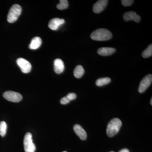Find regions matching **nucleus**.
I'll return each instance as SVG.
<instances>
[{
    "mask_svg": "<svg viewBox=\"0 0 152 152\" xmlns=\"http://www.w3.org/2000/svg\"><path fill=\"white\" fill-rule=\"evenodd\" d=\"M112 34L109 30L105 28H99L95 30L91 33V37L95 41L108 40L112 37Z\"/></svg>",
    "mask_w": 152,
    "mask_h": 152,
    "instance_id": "f257e3e1",
    "label": "nucleus"
},
{
    "mask_svg": "<svg viewBox=\"0 0 152 152\" xmlns=\"http://www.w3.org/2000/svg\"><path fill=\"white\" fill-rule=\"evenodd\" d=\"M122 125L121 120L118 118L112 119L109 123L107 128V134L110 137H113L118 132Z\"/></svg>",
    "mask_w": 152,
    "mask_h": 152,
    "instance_id": "f03ea898",
    "label": "nucleus"
},
{
    "mask_svg": "<svg viewBox=\"0 0 152 152\" xmlns=\"http://www.w3.org/2000/svg\"><path fill=\"white\" fill-rule=\"evenodd\" d=\"M22 9L18 4H14L11 7L7 15V21L9 23H13L16 21L21 14Z\"/></svg>",
    "mask_w": 152,
    "mask_h": 152,
    "instance_id": "7ed1b4c3",
    "label": "nucleus"
},
{
    "mask_svg": "<svg viewBox=\"0 0 152 152\" xmlns=\"http://www.w3.org/2000/svg\"><path fill=\"white\" fill-rule=\"evenodd\" d=\"M24 146L25 152H35L36 146L33 142L32 135L30 133H27L25 135L24 139Z\"/></svg>",
    "mask_w": 152,
    "mask_h": 152,
    "instance_id": "20e7f679",
    "label": "nucleus"
},
{
    "mask_svg": "<svg viewBox=\"0 0 152 152\" xmlns=\"http://www.w3.org/2000/svg\"><path fill=\"white\" fill-rule=\"evenodd\" d=\"M3 96L7 100L13 102H19L23 99L22 95L20 93L12 91H7L3 94Z\"/></svg>",
    "mask_w": 152,
    "mask_h": 152,
    "instance_id": "39448f33",
    "label": "nucleus"
},
{
    "mask_svg": "<svg viewBox=\"0 0 152 152\" xmlns=\"http://www.w3.org/2000/svg\"><path fill=\"white\" fill-rule=\"evenodd\" d=\"M17 64L20 68L22 72L24 73H28L31 72L32 66L31 63L27 60L23 58H19L17 60Z\"/></svg>",
    "mask_w": 152,
    "mask_h": 152,
    "instance_id": "423d86ee",
    "label": "nucleus"
},
{
    "mask_svg": "<svg viewBox=\"0 0 152 152\" xmlns=\"http://www.w3.org/2000/svg\"><path fill=\"white\" fill-rule=\"evenodd\" d=\"M152 82V75L151 74L146 76L142 80L140 86H139L138 91L140 93H142L146 90L147 89L151 84Z\"/></svg>",
    "mask_w": 152,
    "mask_h": 152,
    "instance_id": "0eeeda50",
    "label": "nucleus"
},
{
    "mask_svg": "<svg viewBox=\"0 0 152 152\" xmlns=\"http://www.w3.org/2000/svg\"><path fill=\"white\" fill-rule=\"evenodd\" d=\"M107 0H100L96 2L93 6V10L95 13L98 14L102 12L107 7Z\"/></svg>",
    "mask_w": 152,
    "mask_h": 152,
    "instance_id": "6e6552de",
    "label": "nucleus"
},
{
    "mask_svg": "<svg viewBox=\"0 0 152 152\" xmlns=\"http://www.w3.org/2000/svg\"><path fill=\"white\" fill-rule=\"evenodd\" d=\"M65 20L63 19L58 18H55L52 19L48 24V27L50 29L52 30H57L60 26L64 24L65 23Z\"/></svg>",
    "mask_w": 152,
    "mask_h": 152,
    "instance_id": "1a4fd4ad",
    "label": "nucleus"
},
{
    "mask_svg": "<svg viewBox=\"0 0 152 152\" xmlns=\"http://www.w3.org/2000/svg\"><path fill=\"white\" fill-rule=\"evenodd\" d=\"M123 18L125 21L133 20L137 23H138L141 20L140 17L135 12L132 11L125 13L123 15Z\"/></svg>",
    "mask_w": 152,
    "mask_h": 152,
    "instance_id": "9d476101",
    "label": "nucleus"
},
{
    "mask_svg": "<svg viewBox=\"0 0 152 152\" xmlns=\"http://www.w3.org/2000/svg\"><path fill=\"white\" fill-rule=\"evenodd\" d=\"M74 130L81 140H84L87 138V133L80 125L76 124L74 126Z\"/></svg>",
    "mask_w": 152,
    "mask_h": 152,
    "instance_id": "9b49d317",
    "label": "nucleus"
},
{
    "mask_svg": "<svg viewBox=\"0 0 152 152\" xmlns=\"http://www.w3.org/2000/svg\"><path fill=\"white\" fill-rule=\"evenodd\" d=\"M54 68L56 73H62L64 70L65 66L64 62L61 59H56L54 61Z\"/></svg>",
    "mask_w": 152,
    "mask_h": 152,
    "instance_id": "f8f14e48",
    "label": "nucleus"
},
{
    "mask_svg": "<svg viewBox=\"0 0 152 152\" xmlns=\"http://www.w3.org/2000/svg\"><path fill=\"white\" fill-rule=\"evenodd\" d=\"M115 51L116 49L114 48H102L98 49L97 53L100 56H106L113 54Z\"/></svg>",
    "mask_w": 152,
    "mask_h": 152,
    "instance_id": "ddd939ff",
    "label": "nucleus"
},
{
    "mask_svg": "<svg viewBox=\"0 0 152 152\" xmlns=\"http://www.w3.org/2000/svg\"><path fill=\"white\" fill-rule=\"evenodd\" d=\"M42 43V39L39 37L33 38L29 45V48L31 50H36L39 48Z\"/></svg>",
    "mask_w": 152,
    "mask_h": 152,
    "instance_id": "4468645a",
    "label": "nucleus"
},
{
    "mask_svg": "<svg viewBox=\"0 0 152 152\" xmlns=\"http://www.w3.org/2000/svg\"><path fill=\"white\" fill-rule=\"evenodd\" d=\"M85 73L84 69L81 65H78L76 67L74 71V76L77 78H80Z\"/></svg>",
    "mask_w": 152,
    "mask_h": 152,
    "instance_id": "2eb2a0df",
    "label": "nucleus"
},
{
    "mask_svg": "<svg viewBox=\"0 0 152 152\" xmlns=\"http://www.w3.org/2000/svg\"><path fill=\"white\" fill-rule=\"evenodd\" d=\"M111 82V79L109 77L102 78L98 79L96 84L98 86H102L109 84Z\"/></svg>",
    "mask_w": 152,
    "mask_h": 152,
    "instance_id": "dca6fc26",
    "label": "nucleus"
},
{
    "mask_svg": "<svg viewBox=\"0 0 152 152\" xmlns=\"http://www.w3.org/2000/svg\"><path fill=\"white\" fill-rule=\"evenodd\" d=\"M69 3L67 0H61L59 4H57V8L59 10H64L67 8Z\"/></svg>",
    "mask_w": 152,
    "mask_h": 152,
    "instance_id": "f3484780",
    "label": "nucleus"
},
{
    "mask_svg": "<svg viewBox=\"0 0 152 152\" xmlns=\"http://www.w3.org/2000/svg\"><path fill=\"white\" fill-rule=\"evenodd\" d=\"M152 55V45L151 44L143 52L142 56L144 58H148Z\"/></svg>",
    "mask_w": 152,
    "mask_h": 152,
    "instance_id": "a211bd4d",
    "label": "nucleus"
},
{
    "mask_svg": "<svg viewBox=\"0 0 152 152\" xmlns=\"http://www.w3.org/2000/svg\"><path fill=\"white\" fill-rule=\"evenodd\" d=\"M7 130V124L5 122H0V135L4 137L5 136Z\"/></svg>",
    "mask_w": 152,
    "mask_h": 152,
    "instance_id": "6ab92c4d",
    "label": "nucleus"
},
{
    "mask_svg": "<svg viewBox=\"0 0 152 152\" xmlns=\"http://www.w3.org/2000/svg\"><path fill=\"white\" fill-rule=\"evenodd\" d=\"M134 1L133 0H122L121 3L124 7H129L132 4Z\"/></svg>",
    "mask_w": 152,
    "mask_h": 152,
    "instance_id": "aec40b11",
    "label": "nucleus"
},
{
    "mask_svg": "<svg viewBox=\"0 0 152 152\" xmlns=\"http://www.w3.org/2000/svg\"><path fill=\"white\" fill-rule=\"evenodd\" d=\"M70 101L71 100H70V99H69V98L66 96L62 98V99H61L60 102H61V104H66L69 103Z\"/></svg>",
    "mask_w": 152,
    "mask_h": 152,
    "instance_id": "412c9836",
    "label": "nucleus"
},
{
    "mask_svg": "<svg viewBox=\"0 0 152 152\" xmlns=\"http://www.w3.org/2000/svg\"><path fill=\"white\" fill-rule=\"evenodd\" d=\"M119 152H130L129 150L127 149H123L121 150Z\"/></svg>",
    "mask_w": 152,
    "mask_h": 152,
    "instance_id": "4be33fe9",
    "label": "nucleus"
},
{
    "mask_svg": "<svg viewBox=\"0 0 152 152\" xmlns=\"http://www.w3.org/2000/svg\"><path fill=\"white\" fill-rule=\"evenodd\" d=\"M151 105H152V99L151 98Z\"/></svg>",
    "mask_w": 152,
    "mask_h": 152,
    "instance_id": "5701e85b",
    "label": "nucleus"
},
{
    "mask_svg": "<svg viewBox=\"0 0 152 152\" xmlns=\"http://www.w3.org/2000/svg\"><path fill=\"white\" fill-rule=\"evenodd\" d=\"M66 152V151H64V152Z\"/></svg>",
    "mask_w": 152,
    "mask_h": 152,
    "instance_id": "b1692460",
    "label": "nucleus"
},
{
    "mask_svg": "<svg viewBox=\"0 0 152 152\" xmlns=\"http://www.w3.org/2000/svg\"></svg>",
    "mask_w": 152,
    "mask_h": 152,
    "instance_id": "393cba45",
    "label": "nucleus"
}]
</instances>
